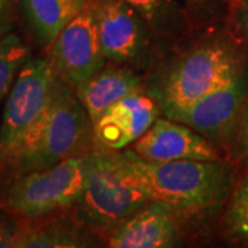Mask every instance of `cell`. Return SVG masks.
<instances>
[{
  "instance_id": "cell-1",
  "label": "cell",
  "mask_w": 248,
  "mask_h": 248,
  "mask_svg": "<svg viewBox=\"0 0 248 248\" xmlns=\"http://www.w3.org/2000/svg\"><path fill=\"white\" fill-rule=\"evenodd\" d=\"M195 31L193 37L156 62L145 78L146 90L160 102L163 115L228 83L248 63L247 50L228 22Z\"/></svg>"
},
{
  "instance_id": "cell-2",
  "label": "cell",
  "mask_w": 248,
  "mask_h": 248,
  "mask_svg": "<svg viewBox=\"0 0 248 248\" xmlns=\"http://www.w3.org/2000/svg\"><path fill=\"white\" fill-rule=\"evenodd\" d=\"M119 152L152 200L172 204L192 215L222 210L239 179L236 167L225 159L151 163L130 148Z\"/></svg>"
},
{
  "instance_id": "cell-3",
  "label": "cell",
  "mask_w": 248,
  "mask_h": 248,
  "mask_svg": "<svg viewBox=\"0 0 248 248\" xmlns=\"http://www.w3.org/2000/svg\"><path fill=\"white\" fill-rule=\"evenodd\" d=\"M93 149V123L86 108L76 90L57 78L43 119L24 149L0 174V185Z\"/></svg>"
},
{
  "instance_id": "cell-4",
  "label": "cell",
  "mask_w": 248,
  "mask_h": 248,
  "mask_svg": "<svg viewBox=\"0 0 248 248\" xmlns=\"http://www.w3.org/2000/svg\"><path fill=\"white\" fill-rule=\"evenodd\" d=\"M151 200L124 166L120 152L93 149L83 195L71 213L90 231L107 234Z\"/></svg>"
},
{
  "instance_id": "cell-5",
  "label": "cell",
  "mask_w": 248,
  "mask_h": 248,
  "mask_svg": "<svg viewBox=\"0 0 248 248\" xmlns=\"http://www.w3.org/2000/svg\"><path fill=\"white\" fill-rule=\"evenodd\" d=\"M89 153L13 178L0 185V208L19 219H36L75 207L84 190Z\"/></svg>"
},
{
  "instance_id": "cell-6",
  "label": "cell",
  "mask_w": 248,
  "mask_h": 248,
  "mask_svg": "<svg viewBox=\"0 0 248 248\" xmlns=\"http://www.w3.org/2000/svg\"><path fill=\"white\" fill-rule=\"evenodd\" d=\"M47 60L28 58L18 72L0 123V174L24 149L45 116L55 83Z\"/></svg>"
},
{
  "instance_id": "cell-7",
  "label": "cell",
  "mask_w": 248,
  "mask_h": 248,
  "mask_svg": "<svg viewBox=\"0 0 248 248\" xmlns=\"http://www.w3.org/2000/svg\"><path fill=\"white\" fill-rule=\"evenodd\" d=\"M90 7L108 62L137 71L153 68L161 46L145 19L127 1L104 0Z\"/></svg>"
},
{
  "instance_id": "cell-8",
  "label": "cell",
  "mask_w": 248,
  "mask_h": 248,
  "mask_svg": "<svg viewBox=\"0 0 248 248\" xmlns=\"http://www.w3.org/2000/svg\"><path fill=\"white\" fill-rule=\"evenodd\" d=\"M247 102L248 63L228 83L164 116L192 127L222 149L236 142Z\"/></svg>"
},
{
  "instance_id": "cell-9",
  "label": "cell",
  "mask_w": 248,
  "mask_h": 248,
  "mask_svg": "<svg viewBox=\"0 0 248 248\" xmlns=\"http://www.w3.org/2000/svg\"><path fill=\"white\" fill-rule=\"evenodd\" d=\"M47 62L58 79L78 89L108 63L93 9L87 6L47 47Z\"/></svg>"
},
{
  "instance_id": "cell-10",
  "label": "cell",
  "mask_w": 248,
  "mask_h": 248,
  "mask_svg": "<svg viewBox=\"0 0 248 248\" xmlns=\"http://www.w3.org/2000/svg\"><path fill=\"white\" fill-rule=\"evenodd\" d=\"M192 214L160 200H151L105 234L110 248H171L181 246Z\"/></svg>"
},
{
  "instance_id": "cell-11",
  "label": "cell",
  "mask_w": 248,
  "mask_h": 248,
  "mask_svg": "<svg viewBox=\"0 0 248 248\" xmlns=\"http://www.w3.org/2000/svg\"><path fill=\"white\" fill-rule=\"evenodd\" d=\"M161 115L160 102L148 90L124 98L93 123L94 149L119 152L130 148Z\"/></svg>"
},
{
  "instance_id": "cell-12",
  "label": "cell",
  "mask_w": 248,
  "mask_h": 248,
  "mask_svg": "<svg viewBox=\"0 0 248 248\" xmlns=\"http://www.w3.org/2000/svg\"><path fill=\"white\" fill-rule=\"evenodd\" d=\"M130 149L138 157L151 163L225 159L219 146L192 127L164 115L160 116Z\"/></svg>"
},
{
  "instance_id": "cell-13",
  "label": "cell",
  "mask_w": 248,
  "mask_h": 248,
  "mask_svg": "<svg viewBox=\"0 0 248 248\" xmlns=\"http://www.w3.org/2000/svg\"><path fill=\"white\" fill-rule=\"evenodd\" d=\"M146 90V79L131 66L108 62L107 65L76 89L91 123L98 120L110 107L133 94Z\"/></svg>"
},
{
  "instance_id": "cell-14",
  "label": "cell",
  "mask_w": 248,
  "mask_h": 248,
  "mask_svg": "<svg viewBox=\"0 0 248 248\" xmlns=\"http://www.w3.org/2000/svg\"><path fill=\"white\" fill-rule=\"evenodd\" d=\"M54 213L36 219H21L17 248L98 247L97 233L81 225L73 215Z\"/></svg>"
},
{
  "instance_id": "cell-15",
  "label": "cell",
  "mask_w": 248,
  "mask_h": 248,
  "mask_svg": "<svg viewBox=\"0 0 248 248\" xmlns=\"http://www.w3.org/2000/svg\"><path fill=\"white\" fill-rule=\"evenodd\" d=\"M149 25L163 50L178 45L192 32L185 7L177 0H124Z\"/></svg>"
},
{
  "instance_id": "cell-16",
  "label": "cell",
  "mask_w": 248,
  "mask_h": 248,
  "mask_svg": "<svg viewBox=\"0 0 248 248\" xmlns=\"http://www.w3.org/2000/svg\"><path fill=\"white\" fill-rule=\"evenodd\" d=\"M21 3L28 25L46 48L81 10L87 7L84 0H21Z\"/></svg>"
},
{
  "instance_id": "cell-17",
  "label": "cell",
  "mask_w": 248,
  "mask_h": 248,
  "mask_svg": "<svg viewBox=\"0 0 248 248\" xmlns=\"http://www.w3.org/2000/svg\"><path fill=\"white\" fill-rule=\"evenodd\" d=\"M223 233L248 246V172L237 179L222 214Z\"/></svg>"
},
{
  "instance_id": "cell-18",
  "label": "cell",
  "mask_w": 248,
  "mask_h": 248,
  "mask_svg": "<svg viewBox=\"0 0 248 248\" xmlns=\"http://www.w3.org/2000/svg\"><path fill=\"white\" fill-rule=\"evenodd\" d=\"M29 58V50L21 37L9 32L0 37V104L9 95L18 72Z\"/></svg>"
},
{
  "instance_id": "cell-19",
  "label": "cell",
  "mask_w": 248,
  "mask_h": 248,
  "mask_svg": "<svg viewBox=\"0 0 248 248\" xmlns=\"http://www.w3.org/2000/svg\"><path fill=\"white\" fill-rule=\"evenodd\" d=\"M233 0H185V11L192 31L218 24L228 16Z\"/></svg>"
},
{
  "instance_id": "cell-20",
  "label": "cell",
  "mask_w": 248,
  "mask_h": 248,
  "mask_svg": "<svg viewBox=\"0 0 248 248\" xmlns=\"http://www.w3.org/2000/svg\"><path fill=\"white\" fill-rule=\"evenodd\" d=\"M226 22L248 53V0H233Z\"/></svg>"
},
{
  "instance_id": "cell-21",
  "label": "cell",
  "mask_w": 248,
  "mask_h": 248,
  "mask_svg": "<svg viewBox=\"0 0 248 248\" xmlns=\"http://www.w3.org/2000/svg\"><path fill=\"white\" fill-rule=\"evenodd\" d=\"M21 219L0 208V248H17Z\"/></svg>"
},
{
  "instance_id": "cell-22",
  "label": "cell",
  "mask_w": 248,
  "mask_h": 248,
  "mask_svg": "<svg viewBox=\"0 0 248 248\" xmlns=\"http://www.w3.org/2000/svg\"><path fill=\"white\" fill-rule=\"evenodd\" d=\"M234 143L239 145L241 155L248 159V102L243 119H241V123H240L239 133H237V138H236Z\"/></svg>"
},
{
  "instance_id": "cell-23",
  "label": "cell",
  "mask_w": 248,
  "mask_h": 248,
  "mask_svg": "<svg viewBox=\"0 0 248 248\" xmlns=\"http://www.w3.org/2000/svg\"><path fill=\"white\" fill-rule=\"evenodd\" d=\"M10 3L11 0H0V37L10 32Z\"/></svg>"
},
{
  "instance_id": "cell-24",
  "label": "cell",
  "mask_w": 248,
  "mask_h": 248,
  "mask_svg": "<svg viewBox=\"0 0 248 248\" xmlns=\"http://www.w3.org/2000/svg\"><path fill=\"white\" fill-rule=\"evenodd\" d=\"M87 3V6H91V4H97L99 1H104V0H84Z\"/></svg>"
}]
</instances>
